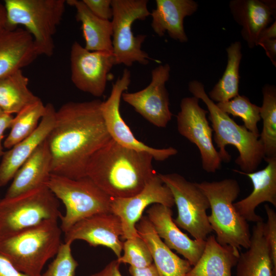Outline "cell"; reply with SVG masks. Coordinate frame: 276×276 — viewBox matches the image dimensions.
Wrapping results in <instances>:
<instances>
[{
  "mask_svg": "<svg viewBox=\"0 0 276 276\" xmlns=\"http://www.w3.org/2000/svg\"><path fill=\"white\" fill-rule=\"evenodd\" d=\"M102 102H68L56 110L46 139L52 174L74 179L86 176L92 156L111 139L101 113Z\"/></svg>",
  "mask_w": 276,
  "mask_h": 276,
  "instance_id": "1",
  "label": "cell"
},
{
  "mask_svg": "<svg viewBox=\"0 0 276 276\" xmlns=\"http://www.w3.org/2000/svg\"><path fill=\"white\" fill-rule=\"evenodd\" d=\"M152 156L124 147L111 139L91 158L86 176L111 198L141 192L156 174Z\"/></svg>",
  "mask_w": 276,
  "mask_h": 276,
  "instance_id": "2",
  "label": "cell"
},
{
  "mask_svg": "<svg viewBox=\"0 0 276 276\" xmlns=\"http://www.w3.org/2000/svg\"><path fill=\"white\" fill-rule=\"evenodd\" d=\"M188 89L193 96L201 100L207 107L209 119L214 132V140L222 161L230 162L231 156L225 148L231 145L239 152L235 163L241 171L250 173L256 171L265 158L264 148L259 139L244 125L238 124L228 114L221 111L209 97L202 83L192 80L188 84Z\"/></svg>",
  "mask_w": 276,
  "mask_h": 276,
  "instance_id": "3",
  "label": "cell"
},
{
  "mask_svg": "<svg viewBox=\"0 0 276 276\" xmlns=\"http://www.w3.org/2000/svg\"><path fill=\"white\" fill-rule=\"evenodd\" d=\"M62 230L57 220H48L0 239V254L19 271L40 276L46 263L62 244Z\"/></svg>",
  "mask_w": 276,
  "mask_h": 276,
  "instance_id": "4",
  "label": "cell"
},
{
  "mask_svg": "<svg viewBox=\"0 0 276 276\" xmlns=\"http://www.w3.org/2000/svg\"><path fill=\"white\" fill-rule=\"evenodd\" d=\"M195 183L209 201L211 213L208 215V220L216 234L217 241L221 245H229L239 250L247 249L251 237L249 225L234 206L240 192L238 181L226 178Z\"/></svg>",
  "mask_w": 276,
  "mask_h": 276,
  "instance_id": "5",
  "label": "cell"
},
{
  "mask_svg": "<svg viewBox=\"0 0 276 276\" xmlns=\"http://www.w3.org/2000/svg\"><path fill=\"white\" fill-rule=\"evenodd\" d=\"M64 0H5L6 28L21 25L32 35L39 55L51 57L54 36L65 9Z\"/></svg>",
  "mask_w": 276,
  "mask_h": 276,
  "instance_id": "6",
  "label": "cell"
},
{
  "mask_svg": "<svg viewBox=\"0 0 276 276\" xmlns=\"http://www.w3.org/2000/svg\"><path fill=\"white\" fill-rule=\"evenodd\" d=\"M47 186L65 206V214L60 218L63 233L84 219L111 213L112 198L87 176L74 179L51 174Z\"/></svg>",
  "mask_w": 276,
  "mask_h": 276,
  "instance_id": "7",
  "label": "cell"
},
{
  "mask_svg": "<svg viewBox=\"0 0 276 276\" xmlns=\"http://www.w3.org/2000/svg\"><path fill=\"white\" fill-rule=\"evenodd\" d=\"M58 199L47 185L0 200V239L62 214Z\"/></svg>",
  "mask_w": 276,
  "mask_h": 276,
  "instance_id": "8",
  "label": "cell"
},
{
  "mask_svg": "<svg viewBox=\"0 0 276 276\" xmlns=\"http://www.w3.org/2000/svg\"><path fill=\"white\" fill-rule=\"evenodd\" d=\"M148 3L147 0H111L112 45L116 64L129 67L136 62L147 65L153 60L142 50L147 35L134 36L132 30L135 20H145L150 15Z\"/></svg>",
  "mask_w": 276,
  "mask_h": 276,
  "instance_id": "9",
  "label": "cell"
},
{
  "mask_svg": "<svg viewBox=\"0 0 276 276\" xmlns=\"http://www.w3.org/2000/svg\"><path fill=\"white\" fill-rule=\"evenodd\" d=\"M170 189L177 209L175 223L198 241H205L213 231L208 220L209 201L195 182L176 173L158 174Z\"/></svg>",
  "mask_w": 276,
  "mask_h": 276,
  "instance_id": "10",
  "label": "cell"
},
{
  "mask_svg": "<svg viewBox=\"0 0 276 276\" xmlns=\"http://www.w3.org/2000/svg\"><path fill=\"white\" fill-rule=\"evenodd\" d=\"M130 82L131 72L125 68L122 76L112 84L107 99L102 102L101 113L111 139L124 147L149 153L157 161H164L176 155L178 151L173 147L157 149L137 140L123 120L120 110V102L123 93L128 89Z\"/></svg>",
  "mask_w": 276,
  "mask_h": 276,
  "instance_id": "11",
  "label": "cell"
},
{
  "mask_svg": "<svg viewBox=\"0 0 276 276\" xmlns=\"http://www.w3.org/2000/svg\"><path fill=\"white\" fill-rule=\"evenodd\" d=\"M194 96L183 98L177 115L178 132L198 148L202 167L208 173H214L221 167L222 160L212 139L213 129L206 118L208 111L199 105Z\"/></svg>",
  "mask_w": 276,
  "mask_h": 276,
  "instance_id": "12",
  "label": "cell"
},
{
  "mask_svg": "<svg viewBox=\"0 0 276 276\" xmlns=\"http://www.w3.org/2000/svg\"><path fill=\"white\" fill-rule=\"evenodd\" d=\"M71 80L79 90L101 97L106 89L109 74L116 65L112 52L90 51L75 41L70 51Z\"/></svg>",
  "mask_w": 276,
  "mask_h": 276,
  "instance_id": "13",
  "label": "cell"
},
{
  "mask_svg": "<svg viewBox=\"0 0 276 276\" xmlns=\"http://www.w3.org/2000/svg\"><path fill=\"white\" fill-rule=\"evenodd\" d=\"M169 64H160L151 72V80L144 89L135 92H124L122 98L152 125L166 127L172 119L169 94L165 84L170 77Z\"/></svg>",
  "mask_w": 276,
  "mask_h": 276,
  "instance_id": "14",
  "label": "cell"
},
{
  "mask_svg": "<svg viewBox=\"0 0 276 276\" xmlns=\"http://www.w3.org/2000/svg\"><path fill=\"white\" fill-rule=\"evenodd\" d=\"M159 203L170 208L174 205L172 194L158 174H155L144 188L136 195L125 198H112L111 212L121 221L123 240L139 236L136 225L145 209L150 204Z\"/></svg>",
  "mask_w": 276,
  "mask_h": 276,
  "instance_id": "15",
  "label": "cell"
},
{
  "mask_svg": "<svg viewBox=\"0 0 276 276\" xmlns=\"http://www.w3.org/2000/svg\"><path fill=\"white\" fill-rule=\"evenodd\" d=\"M64 242L81 240L90 246L109 248L117 258L121 256L123 229L120 218L112 213H102L84 219L64 233Z\"/></svg>",
  "mask_w": 276,
  "mask_h": 276,
  "instance_id": "16",
  "label": "cell"
},
{
  "mask_svg": "<svg viewBox=\"0 0 276 276\" xmlns=\"http://www.w3.org/2000/svg\"><path fill=\"white\" fill-rule=\"evenodd\" d=\"M147 217L155 232L165 244L175 250L194 265L201 256L205 241L191 239L181 232L174 222L171 208L159 204H153L146 211Z\"/></svg>",
  "mask_w": 276,
  "mask_h": 276,
  "instance_id": "17",
  "label": "cell"
},
{
  "mask_svg": "<svg viewBox=\"0 0 276 276\" xmlns=\"http://www.w3.org/2000/svg\"><path fill=\"white\" fill-rule=\"evenodd\" d=\"M45 112L36 130L29 136L5 151L0 163V187L12 180L15 174L44 142L52 129L55 121L56 110L52 103L45 105Z\"/></svg>",
  "mask_w": 276,
  "mask_h": 276,
  "instance_id": "18",
  "label": "cell"
},
{
  "mask_svg": "<svg viewBox=\"0 0 276 276\" xmlns=\"http://www.w3.org/2000/svg\"><path fill=\"white\" fill-rule=\"evenodd\" d=\"M267 165L264 169L250 173L237 170L234 172L247 176L251 180L253 189L245 198L234 203L239 214L246 221L257 223L263 221L256 213V209L263 202H269L276 207V158L265 160Z\"/></svg>",
  "mask_w": 276,
  "mask_h": 276,
  "instance_id": "19",
  "label": "cell"
},
{
  "mask_svg": "<svg viewBox=\"0 0 276 276\" xmlns=\"http://www.w3.org/2000/svg\"><path fill=\"white\" fill-rule=\"evenodd\" d=\"M38 56L33 38L26 29L0 30V78L28 66Z\"/></svg>",
  "mask_w": 276,
  "mask_h": 276,
  "instance_id": "20",
  "label": "cell"
},
{
  "mask_svg": "<svg viewBox=\"0 0 276 276\" xmlns=\"http://www.w3.org/2000/svg\"><path fill=\"white\" fill-rule=\"evenodd\" d=\"M275 2L230 1L229 8L231 14L236 22L242 27L241 36L249 48L252 49L257 45L260 34L272 22L275 11Z\"/></svg>",
  "mask_w": 276,
  "mask_h": 276,
  "instance_id": "21",
  "label": "cell"
},
{
  "mask_svg": "<svg viewBox=\"0 0 276 276\" xmlns=\"http://www.w3.org/2000/svg\"><path fill=\"white\" fill-rule=\"evenodd\" d=\"M155 3L156 8L150 12L153 31L159 37L167 32L174 40L187 42L183 20L197 11V3L193 0H156Z\"/></svg>",
  "mask_w": 276,
  "mask_h": 276,
  "instance_id": "22",
  "label": "cell"
},
{
  "mask_svg": "<svg viewBox=\"0 0 276 276\" xmlns=\"http://www.w3.org/2000/svg\"><path fill=\"white\" fill-rule=\"evenodd\" d=\"M52 174V159L46 140L18 170L4 197H13L47 185Z\"/></svg>",
  "mask_w": 276,
  "mask_h": 276,
  "instance_id": "23",
  "label": "cell"
},
{
  "mask_svg": "<svg viewBox=\"0 0 276 276\" xmlns=\"http://www.w3.org/2000/svg\"><path fill=\"white\" fill-rule=\"evenodd\" d=\"M137 232L147 244L159 276H186L192 265L180 258L162 241L147 216L136 225Z\"/></svg>",
  "mask_w": 276,
  "mask_h": 276,
  "instance_id": "24",
  "label": "cell"
},
{
  "mask_svg": "<svg viewBox=\"0 0 276 276\" xmlns=\"http://www.w3.org/2000/svg\"><path fill=\"white\" fill-rule=\"evenodd\" d=\"M263 221L256 223L251 233L249 247L240 253L236 276H276Z\"/></svg>",
  "mask_w": 276,
  "mask_h": 276,
  "instance_id": "25",
  "label": "cell"
},
{
  "mask_svg": "<svg viewBox=\"0 0 276 276\" xmlns=\"http://www.w3.org/2000/svg\"><path fill=\"white\" fill-rule=\"evenodd\" d=\"M239 255V249L221 245L214 235L209 236L201 256L186 276H232Z\"/></svg>",
  "mask_w": 276,
  "mask_h": 276,
  "instance_id": "26",
  "label": "cell"
},
{
  "mask_svg": "<svg viewBox=\"0 0 276 276\" xmlns=\"http://www.w3.org/2000/svg\"><path fill=\"white\" fill-rule=\"evenodd\" d=\"M66 4L76 10V19L81 24L84 48L90 51L112 52V24L94 15L82 0H67ZM113 53V52H112Z\"/></svg>",
  "mask_w": 276,
  "mask_h": 276,
  "instance_id": "27",
  "label": "cell"
},
{
  "mask_svg": "<svg viewBox=\"0 0 276 276\" xmlns=\"http://www.w3.org/2000/svg\"><path fill=\"white\" fill-rule=\"evenodd\" d=\"M28 84L21 70L0 78V108L4 113L17 114L40 99L29 89Z\"/></svg>",
  "mask_w": 276,
  "mask_h": 276,
  "instance_id": "28",
  "label": "cell"
},
{
  "mask_svg": "<svg viewBox=\"0 0 276 276\" xmlns=\"http://www.w3.org/2000/svg\"><path fill=\"white\" fill-rule=\"evenodd\" d=\"M240 41L234 42L227 48V62L224 72L208 95L213 102H226L239 95V66L242 57Z\"/></svg>",
  "mask_w": 276,
  "mask_h": 276,
  "instance_id": "29",
  "label": "cell"
},
{
  "mask_svg": "<svg viewBox=\"0 0 276 276\" xmlns=\"http://www.w3.org/2000/svg\"><path fill=\"white\" fill-rule=\"evenodd\" d=\"M263 102L260 115L263 129L259 140L264 151V160L276 158V88L266 84L262 88Z\"/></svg>",
  "mask_w": 276,
  "mask_h": 276,
  "instance_id": "30",
  "label": "cell"
},
{
  "mask_svg": "<svg viewBox=\"0 0 276 276\" xmlns=\"http://www.w3.org/2000/svg\"><path fill=\"white\" fill-rule=\"evenodd\" d=\"M45 110V105L40 99L18 112L13 118L10 132L4 142V147L10 149L30 135L38 127Z\"/></svg>",
  "mask_w": 276,
  "mask_h": 276,
  "instance_id": "31",
  "label": "cell"
},
{
  "mask_svg": "<svg viewBox=\"0 0 276 276\" xmlns=\"http://www.w3.org/2000/svg\"><path fill=\"white\" fill-rule=\"evenodd\" d=\"M216 105L225 113L241 118L244 127L259 138L258 123L261 120L260 107L252 103L246 96L238 95L229 101L219 102Z\"/></svg>",
  "mask_w": 276,
  "mask_h": 276,
  "instance_id": "32",
  "label": "cell"
},
{
  "mask_svg": "<svg viewBox=\"0 0 276 276\" xmlns=\"http://www.w3.org/2000/svg\"><path fill=\"white\" fill-rule=\"evenodd\" d=\"M123 255L117 258L121 263L128 264L134 268L147 266L153 263L150 250L140 236L128 239L123 242Z\"/></svg>",
  "mask_w": 276,
  "mask_h": 276,
  "instance_id": "33",
  "label": "cell"
},
{
  "mask_svg": "<svg viewBox=\"0 0 276 276\" xmlns=\"http://www.w3.org/2000/svg\"><path fill=\"white\" fill-rule=\"evenodd\" d=\"M72 243H62L54 259L40 276H75L78 266L71 249Z\"/></svg>",
  "mask_w": 276,
  "mask_h": 276,
  "instance_id": "34",
  "label": "cell"
},
{
  "mask_svg": "<svg viewBox=\"0 0 276 276\" xmlns=\"http://www.w3.org/2000/svg\"><path fill=\"white\" fill-rule=\"evenodd\" d=\"M267 221L264 223V232L271 252L273 265L276 270V213L268 204L264 205Z\"/></svg>",
  "mask_w": 276,
  "mask_h": 276,
  "instance_id": "35",
  "label": "cell"
},
{
  "mask_svg": "<svg viewBox=\"0 0 276 276\" xmlns=\"http://www.w3.org/2000/svg\"><path fill=\"white\" fill-rule=\"evenodd\" d=\"M87 8L97 17L110 20L112 17L111 0H82Z\"/></svg>",
  "mask_w": 276,
  "mask_h": 276,
  "instance_id": "36",
  "label": "cell"
},
{
  "mask_svg": "<svg viewBox=\"0 0 276 276\" xmlns=\"http://www.w3.org/2000/svg\"><path fill=\"white\" fill-rule=\"evenodd\" d=\"M0 276H29L17 270L4 256L0 254Z\"/></svg>",
  "mask_w": 276,
  "mask_h": 276,
  "instance_id": "37",
  "label": "cell"
},
{
  "mask_svg": "<svg viewBox=\"0 0 276 276\" xmlns=\"http://www.w3.org/2000/svg\"><path fill=\"white\" fill-rule=\"evenodd\" d=\"M120 264L117 260H113L100 271L89 276H123L120 271Z\"/></svg>",
  "mask_w": 276,
  "mask_h": 276,
  "instance_id": "38",
  "label": "cell"
},
{
  "mask_svg": "<svg viewBox=\"0 0 276 276\" xmlns=\"http://www.w3.org/2000/svg\"><path fill=\"white\" fill-rule=\"evenodd\" d=\"M129 272L131 276H159L153 263L142 268H134L130 266Z\"/></svg>",
  "mask_w": 276,
  "mask_h": 276,
  "instance_id": "39",
  "label": "cell"
},
{
  "mask_svg": "<svg viewBox=\"0 0 276 276\" xmlns=\"http://www.w3.org/2000/svg\"><path fill=\"white\" fill-rule=\"evenodd\" d=\"M265 50L267 56L272 64L276 66V39H270L262 41L258 44Z\"/></svg>",
  "mask_w": 276,
  "mask_h": 276,
  "instance_id": "40",
  "label": "cell"
},
{
  "mask_svg": "<svg viewBox=\"0 0 276 276\" xmlns=\"http://www.w3.org/2000/svg\"><path fill=\"white\" fill-rule=\"evenodd\" d=\"M13 117L12 114L4 113L0 116V157H2L5 151L3 150L2 140L6 130L10 128Z\"/></svg>",
  "mask_w": 276,
  "mask_h": 276,
  "instance_id": "41",
  "label": "cell"
},
{
  "mask_svg": "<svg viewBox=\"0 0 276 276\" xmlns=\"http://www.w3.org/2000/svg\"><path fill=\"white\" fill-rule=\"evenodd\" d=\"M276 39V22L274 21L270 26L266 28L260 34L257 45L260 42L270 39Z\"/></svg>",
  "mask_w": 276,
  "mask_h": 276,
  "instance_id": "42",
  "label": "cell"
},
{
  "mask_svg": "<svg viewBox=\"0 0 276 276\" xmlns=\"http://www.w3.org/2000/svg\"><path fill=\"white\" fill-rule=\"evenodd\" d=\"M7 14L4 4L0 2V30L6 28Z\"/></svg>",
  "mask_w": 276,
  "mask_h": 276,
  "instance_id": "43",
  "label": "cell"
},
{
  "mask_svg": "<svg viewBox=\"0 0 276 276\" xmlns=\"http://www.w3.org/2000/svg\"><path fill=\"white\" fill-rule=\"evenodd\" d=\"M4 112L3 111V110H2V109L0 108V116L2 115V114H3Z\"/></svg>",
  "mask_w": 276,
  "mask_h": 276,
  "instance_id": "44",
  "label": "cell"
}]
</instances>
